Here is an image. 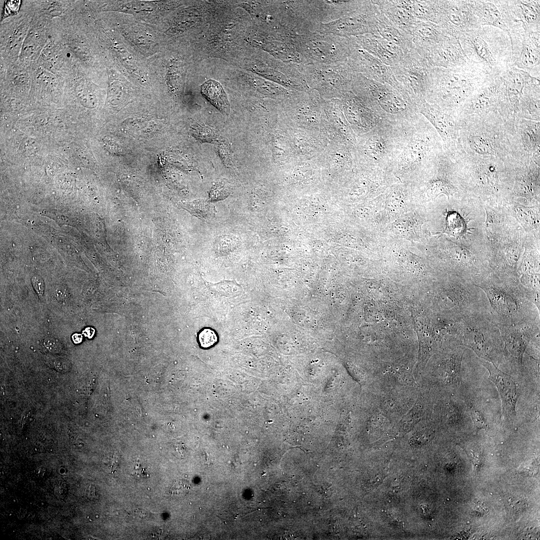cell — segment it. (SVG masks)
I'll return each mask as SVG.
<instances>
[{"label":"cell","instance_id":"17","mask_svg":"<svg viewBox=\"0 0 540 540\" xmlns=\"http://www.w3.org/2000/svg\"><path fill=\"white\" fill-rule=\"evenodd\" d=\"M458 174L454 158L444 150L416 176L426 180L420 191L422 196L432 199L442 194L449 198L456 194L458 190L452 178Z\"/></svg>","mask_w":540,"mask_h":540},{"label":"cell","instance_id":"7","mask_svg":"<svg viewBox=\"0 0 540 540\" xmlns=\"http://www.w3.org/2000/svg\"><path fill=\"white\" fill-rule=\"evenodd\" d=\"M462 47L471 61L482 65L492 76L500 74L512 64L508 34L492 26H480L462 35Z\"/></svg>","mask_w":540,"mask_h":540},{"label":"cell","instance_id":"14","mask_svg":"<svg viewBox=\"0 0 540 540\" xmlns=\"http://www.w3.org/2000/svg\"><path fill=\"white\" fill-rule=\"evenodd\" d=\"M470 4L480 26H494L508 34L515 60L521 50L524 30L512 10L511 0H470Z\"/></svg>","mask_w":540,"mask_h":540},{"label":"cell","instance_id":"32","mask_svg":"<svg viewBox=\"0 0 540 540\" xmlns=\"http://www.w3.org/2000/svg\"><path fill=\"white\" fill-rule=\"evenodd\" d=\"M409 34L414 49L424 58L428 52L446 35L438 24L418 20L410 28Z\"/></svg>","mask_w":540,"mask_h":540},{"label":"cell","instance_id":"24","mask_svg":"<svg viewBox=\"0 0 540 540\" xmlns=\"http://www.w3.org/2000/svg\"><path fill=\"white\" fill-rule=\"evenodd\" d=\"M511 142L516 162L528 161L540 154V121L518 119Z\"/></svg>","mask_w":540,"mask_h":540},{"label":"cell","instance_id":"5","mask_svg":"<svg viewBox=\"0 0 540 540\" xmlns=\"http://www.w3.org/2000/svg\"><path fill=\"white\" fill-rule=\"evenodd\" d=\"M410 126H400L381 121L370 131L357 136L354 147L356 166L391 172Z\"/></svg>","mask_w":540,"mask_h":540},{"label":"cell","instance_id":"39","mask_svg":"<svg viewBox=\"0 0 540 540\" xmlns=\"http://www.w3.org/2000/svg\"><path fill=\"white\" fill-rule=\"evenodd\" d=\"M190 210L202 220H212L216 214L215 206L208 200H199L188 206Z\"/></svg>","mask_w":540,"mask_h":540},{"label":"cell","instance_id":"48","mask_svg":"<svg viewBox=\"0 0 540 540\" xmlns=\"http://www.w3.org/2000/svg\"><path fill=\"white\" fill-rule=\"evenodd\" d=\"M32 282L38 296L40 298L42 297L45 288L42 279L38 276H34L32 278Z\"/></svg>","mask_w":540,"mask_h":540},{"label":"cell","instance_id":"18","mask_svg":"<svg viewBox=\"0 0 540 540\" xmlns=\"http://www.w3.org/2000/svg\"><path fill=\"white\" fill-rule=\"evenodd\" d=\"M281 23L298 34L314 32L322 22L316 0H287L276 2Z\"/></svg>","mask_w":540,"mask_h":540},{"label":"cell","instance_id":"16","mask_svg":"<svg viewBox=\"0 0 540 540\" xmlns=\"http://www.w3.org/2000/svg\"><path fill=\"white\" fill-rule=\"evenodd\" d=\"M377 10V6L372 0H365L362 6L338 18L322 22L314 32L330 33L346 38L368 34L379 35Z\"/></svg>","mask_w":540,"mask_h":540},{"label":"cell","instance_id":"40","mask_svg":"<svg viewBox=\"0 0 540 540\" xmlns=\"http://www.w3.org/2000/svg\"><path fill=\"white\" fill-rule=\"evenodd\" d=\"M446 219V226L442 233L456 235L466 230L462 218L456 212H447Z\"/></svg>","mask_w":540,"mask_h":540},{"label":"cell","instance_id":"50","mask_svg":"<svg viewBox=\"0 0 540 540\" xmlns=\"http://www.w3.org/2000/svg\"><path fill=\"white\" fill-rule=\"evenodd\" d=\"M510 502V504L509 503L510 505H512L511 507L515 510H522L524 507V506H522V504L525 502L522 498H514Z\"/></svg>","mask_w":540,"mask_h":540},{"label":"cell","instance_id":"46","mask_svg":"<svg viewBox=\"0 0 540 540\" xmlns=\"http://www.w3.org/2000/svg\"><path fill=\"white\" fill-rule=\"evenodd\" d=\"M44 346L46 349L50 352L52 353H58L59 352L62 348V346L60 342L53 338H47L44 340Z\"/></svg>","mask_w":540,"mask_h":540},{"label":"cell","instance_id":"45","mask_svg":"<svg viewBox=\"0 0 540 540\" xmlns=\"http://www.w3.org/2000/svg\"><path fill=\"white\" fill-rule=\"evenodd\" d=\"M198 340L202 347L208 348L216 343L217 337L214 332L205 329L200 332Z\"/></svg>","mask_w":540,"mask_h":540},{"label":"cell","instance_id":"28","mask_svg":"<svg viewBox=\"0 0 540 540\" xmlns=\"http://www.w3.org/2000/svg\"><path fill=\"white\" fill-rule=\"evenodd\" d=\"M480 360L488 370L489 378L499 392L502 402V416L508 419L514 418L520 394L518 384L512 376L500 370L495 364L482 359Z\"/></svg>","mask_w":540,"mask_h":540},{"label":"cell","instance_id":"31","mask_svg":"<svg viewBox=\"0 0 540 540\" xmlns=\"http://www.w3.org/2000/svg\"><path fill=\"white\" fill-rule=\"evenodd\" d=\"M288 136L300 160L318 158L326 147L321 136L312 132L290 127Z\"/></svg>","mask_w":540,"mask_h":540},{"label":"cell","instance_id":"52","mask_svg":"<svg viewBox=\"0 0 540 540\" xmlns=\"http://www.w3.org/2000/svg\"><path fill=\"white\" fill-rule=\"evenodd\" d=\"M36 474L38 477H42L45 472V468L43 466H40L36 470Z\"/></svg>","mask_w":540,"mask_h":540},{"label":"cell","instance_id":"23","mask_svg":"<svg viewBox=\"0 0 540 540\" xmlns=\"http://www.w3.org/2000/svg\"><path fill=\"white\" fill-rule=\"evenodd\" d=\"M418 110L434 128L442 141L444 150L452 158L458 145L459 126L457 120L426 101L418 106Z\"/></svg>","mask_w":540,"mask_h":540},{"label":"cell","instance_id":"22","mask_svg":"<svg viewBox=\"0 0 540 540\" xmlns=\"http://www.w3.org/2000/svg\"><path fill=\"white\" fill-rule=\"evenodd\" d=\"M438 25L446 34L458 39L481 26L473 14L470 0H440Z\"/></svg>","mask_w":540,"mask_h":540},{"label":"cell","instance_id":"37","mask_svg":"<svg viewBox=\"0 0 540 540\" xmlns=\"http://www.w3.org/2000/svg\"><path fill=\"white\" fill-rule=\"evenodd\" d=\"M405 3L416 19L438 24L440 0H405Z\"/></svg>","mask_w":540,"mask_h":540},{"label":"cell","instance_id":"26","mask_svg":"<svg viewBox=\"0 0 540 540\" xmlns=\"http://www.w3.org/2000/svg\"><path fill=\"white\" fill-rule=\"evenodd\" d=\"M340 100L344 115L356 136L370 131L382 121L351 91Z\"/></svg>","mask_w":540,"mask_h":540},{"label":"cell","instance_id":"47","mask_svg":"<svg viewBox=\"0 0 540 540\" xmlns=\"http://www.w3.org/2000/svg\"><path fill=\"white\" fill-rule=\"evenodd\" d=\"M68 491V486L66 482L62 480L59 481L54 488V494L59 499L62 500L66 496Z\"/></svg>","mask_w":540,"mask_h":540},{"label":"cell","instance_id":"30","mask_svg":"<svg viewBox=\"0 0 540 540\" xmlns=\"http://www.w3.org/2000/svg\"><path fill=\"white\" fill-rule=\"evenodd\" d=\"M524 30L520 52L511 66L540 77V31Z\"/></svg>","mask_w":540,"mask_h":540},{"label":"cell","instance_id":"4","mask_svg":"<svg viewBox=\"0 0 540 540\" xmlns=\"http://www.w3.org/2000/svg\"><path fill=\"white\" fill-rule=\"evenodd\" d=\"M473 283L485 294L490 314L498 325L540 318V310L517 280L492 276L476 278Z\"/></svg>","mask_w":540,"mask_h":540},{"label":"cell","instance_id":"33","mask_svg":"<svg viewBox=\"0 0 540 540\" xmlns=\"http://www.w3.org/2000/svg\"><path fill=\"white\" fill-rule=\"evenodd\" d=\"M380 12L402 30L409 34L416 19L407 8L405 0H372Z\"/></svg>","mask_w":540,"mask_h":540},{"label":"cell","instance_id":"3","mask_svg":"<svg viewBox=\"0 0 540 540\" xmlns=\"http://www.w3.org/2000/svg\"><path fill=\"white\" fill-rule=\"evenodd\" d=\"M350 91L387 123L408 126L421 116L417 106L402 92L358 73L354 74Z\"/></svg>","mask_w":540,"mask_h":540},{"label":"cell","instance_id":"13","mask_svg":"<svg viewBox=\"0 0 540 540\" xmlns=\"http://www.w3.org/2000/svg\"><path fill=\"white\" fill-rule=\"evenodd\" d=\"M354 72L346 61L304 65L302 68L308 88L325 100L340 99L350 92Z\"/></svg>","mask_w":540,"mask_h":540},{"label":"cell","instance_id":"36","mask_svg":"<svg viewBox=\"0 0 540 540\" xmlns=\"http://www.w3.org/2000/svg\"><path fill=\"white\" fill-rule=\"evenodd\" d=\"M365 0H316L322 22L335 20L362 6Z\"/></svg>","mask_w":540,"mask_h":540},{"label":"cell","instance_id":"35","mask_svg":"<svg viewBox=\"0 0 540 540\" xmlns=\"http://www.w3.org/2000/svg\"><path fill=\"white\" fill-rule=\"evenodd\" d=\"M513 10L523 28L540 31V1L512 0Z\"/></svg>","mask_w":540,"mask_h":540},{"label":"cell","instance_id":"8","mask_svg":"<svg viewBox=\"0 0 540 540\" xmlns=\"http://www.w3.org/2000/svg\"><path fill=\"white\" fill-rule=\"evenodd\" d=\"M434 292L433 305L441 314L456 320L490 312L484 292L468 280L456 278Z\"/></svg>","mask_w":540,"mask_h":540},{"label":"cell","instance_id":"1","mask_svg":"<svg viewBox=\"0 0 540 540\" xmlns=\"http://www.w3.org/2000/svg\"><path fill=\"white\" fill-rule=\"evenodd\" d=\"M493 76L474 62L452 68L432 67L426 100L456 120L467 99Z\"/></svg>","mask_w":540,"mask_h":540},{"label":"cell","instance_id":"43","mask_svg":"<svg viewBox=\"0 0 540 540\" xmlns=\"http://www.w3.org/2000/svg\"><path fill=\"white\" fill-rule=\"evenodd\" d=\"M230 192L228 186L222 184H216L210 192V201L216 202L224 199L229 195Z\"/></svg>","mask_w":540,"mask_h":540},{"label":"cell","instance_id":"15","mask_svg":"<svg viewBox=\"0 0 540 540\" xmlns=\"http://www.w3.org/2000/svg\"><path fill=\"white\" fill-rule=\"evenodd\" d=\"M322 101L314 90L291 92L285 98L284 109L290 126L320 134Z\"/></svg>","mask_w":540,"mask_h":540},{"label":"cell","instance_id":"21","mask_svg":"<svg viewBox=\"0 0 540 540\" xmlns=\"http://www.w3.org/2000/svg\"><path fill=\"white\" fill-rule=\"evenodd\" d=\"M501 84L500 74L490 78L465 102L456 120L472 117L483 118L492 114H500Z\"/></svg>","mask_w":540,"mask_h":540},{"label":"cell","instance_id":"25","mask_svg":"<svg viewBox=\"0 0 540 540\" xmlns=\"http://www.w3.org/2000/svg\"><path fill=\"white\" fill-rule=\"evenodd\" d=\"M346 62L354 72L377 82L388 84L398 89L397 82L390 68L360 48L357 44Z\"/></svg>","mask_w":540,"mask_h":540},{"label":"cell","instance_id":"9","mask_svg":"<svg viewBox=\"0 0 540 540\" xmlns=\"http://www.w3.org/2000/svg\"><path fill=\"white\" fill-rule=\"evenodd\" d=\"M452 158L460 175L471 182L476 191L494 195L503 188V180L514 176V164L493 157L471 156L459 146Z\"/></svg>","mask_w":540,"mask_h":540},{"label":"cell","instance_id":"2","mask_svg":"<svg viewBox=\"0 0 540 540\" xmlns=\"http://www.w3.org/2000/svg\"><path fill=\"white\" fill-rule=\"evenodd\" d=\"M458 146L467 154L493 157L514 163L512 136L499 114L472 117L457 121Z\"/></svg>","mask_w":540,"mask_h":540},{"label":"cell","instance_id":"38","mask_svg":"<svg viewBox=\"0 0 540 540\" xmlns=\"http://www.w3.org/2000/svg\"><path fill=\"white\" fill-rule=\"evenodd\" d=\"M203 96L222 112L228 114L230 104L226 92L217 82L209 80L201 86Z\"/></svg>","mask_w":540,"mask_h":540},{"label":"cell","instance_id":"27","mask_svg":"<svg viewBox=\"0 0 540 540\" xmlns=\"http://www.w3.org/2000/svg\"><path fill=\"white\" fill-rule=\"evenodd\" d=\"M424 58L432 67L446 68L461 67L473 62L466 55L460 40L448 35L432 47Z\"/></svg>","mask_w":540,"mask_h":540},{"label":"cell","instance_id":"20","mask_svg":"<svg viewBox=\"0 0 540 540\" xmlns=\"http://www.w3.org/2000/svg\"><path fill=\"white\" fill-rule=\"evenodd\" d=\"M528 73L510 66L500 74L502 80L500 114L511 134L514 133L519 105Z\"/></svg>","mask_w":540,"mask_h":540},{"label":"cell","instance_id":"29","mask_svg":"<svg viewBox=\"0 0 540 540\" xmlns=\"http://www.w3.org/2000/svg\"><path fill=\"white\" fill-rule=\"evenodd\" d=\"M352 38L360 48L389 66L398 62L404 53L398 46L380 35L368 34Z\"/></svg>","mask_w":540,"mask_h":540},{"label":"cell","instance_id":"10","mask_svg":"<svg viewBox=\"0 0 540 540\" xmlns=\"http://www.w3.org/2000/svg\"><path fill=\"white\" fill-rule=\"evenodd\" d=\"M458 342V346L472 350L480 359L494 364L503 356L500 332L490 312L462 319Z\"/></svg>","mask_w":540,"mask_h":540},{"label":"cell","instance_id":"42","mask_svg":"<svg viewBox=\"0 0 540 540\" xmlns=\"http://www.w3.org/2000/svg\"><path fill=\"white\" fill-rule=\"evenodd\" d=\"M516 206L518 216L522 224L530 226H534L536 224V217L530 208L518 205Z\"/></svg>","mask_w":540,"mask_h":540},{"label":"cell","instance_id":"6","mask_svg":"<svg viewBox=\"0 0 540 540\" xmlns=\"http://www.w3.org/2000/svg\"><path fill=\"white\" fill-rule=\"evenodd\" d=\"M444 150L439 134L421 114L408 128L404 144L391 168V172L400 179L416 176Z\"/></svg>","mask_w":540,"mask_h":540},{"label":"cell","instance_id":"34","mask_svg":"<svg viewBox=\"0 0 540 540\" xmlns=\"http://www.w3.org/2000/svg\"><path fill=\"white\" fill-rule=\"evenodd\" d=\"M377 8V28L379 35L398 46L404 53L414 48L410 35L390 20L378 6Z\"/></svg>","mask_w":540,"mask_h":540},{"label":"cell","instance_id":"12","mask_svg":"<svg viewBox=\"0 0 540 540\" xmlns=\"http://www.w3.org/2000/svg\"><path fill=\"white\" fill-rule=\"evenodd\" d=\"M390 67L398 90L418 108L426 101L432 66L413 48L404 53L398 62Z\"/></svg>","mask_w":540,"mask_h":540},{"label":"cell","instance_id":"53","mask_svg":"<svg viewBox=\"0 0 540 540\" xmlns=\"http://www.w3.org/2000/svg\"><path fill=\"white\" fill-rule=\"evenodd\" d=\"M74 342L76 344H78L82 340V338L80 334H75L72 336Z\"/></svg>","mask_w":540,"mask_h":540},{"label":"cell","instance_id":"41","mask_svg":"<svg viewBox=\"0 0 540 540\" xmlns=\"http://www.w3.org/2000/svg\"><path fill=\"white\" fill-rule=\"evenodd\" d=\"M190 490L189 482L185 480H178L173 482L168 493L172 497L180 498L186 495Z\"/></svg>","mask_w":540,"mask_h":540},{"label":"cell","instance_id":"11","mask_svg":"<svg viewBox=\"0 0 540 540\" xmlns=\"http://www.w3.org/2000/svg\"><path fill=\"white\" fill-rule=\"evenodd\" d=\"M293 44L304 65L346 61L356 44L350 38L330 33L296 34Z\"/></svg>","mask_w":540,"mask_h":540},{"label":"cell","instance_id":"49","mask_svg":"<svg viewBox=\"0 0 540 540\" xmlns=\"http://www.w3.org/2000/svg\"><path fill=\"white\" fill-rule=\"evenodd\" d=\"M56 298L59 301H64L68 297V292L62 288H57L54 292Z\"/></svg>","mask_w":540,"mask_h":540},{"label":"cell","instance_id":"19","mask_svg":"<svg viewBox=\"0 0 540 540\" xmlns=\"http://www.w3.org/2000/svg\"><path fill=\"white\" fill-rule=\"evenodd\" d=\"M498 326L502 336L503 356L514 366L521 368L527 346L540 333V318Z\"/></svg>","mask_w":540,"mask_h":540},{"label":"cell","instance_id":"44","mask_svg":"<svg viewBox=\"0 0 540 540\" xmlns=\"http://www.w3.org/2000/svg\"><path fill=\"white\" fill-rule=\"evenodd\" d=\"M470 412L476 430L478 431L481 429H486L488 424L486 419L482 412L474 406H472L470 408Z\"/></svg>","mask_w":540,"mask_h":540},{"label":"cell","instance_id":"51","mask_svg":"<svg viewBox=\"0 0 540 540\" xmlns=\"http://www.w3.org/2000/svg\"><path fill=\"white\" fill-rule=\"evenodd\" d=\"M83 333L86 336L90 338L93 336L94 334V330L92 328L88 327L84 330Z\"/></svg>","mask_w":540,"mask_h":540}]
</instances>
